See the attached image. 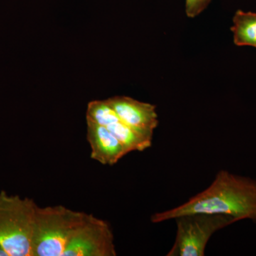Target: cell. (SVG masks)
Instances as JSON below:
<instances>
[{
    "mask_svg": "<svg viewBox=\"0 0 256 256\" xmlns=\"http://www.w3.org/2000/svg\"><path fill=\"white\" fill-rule=\"evenodd\" d=\"M198 213L228 216L236 222L250 220L256 224V180L220 170L206 190L180 206L153 214L150 220L159 224Z\"/></svg>",
    "mask_w": 256,
    "mask_h": 256,
    "instance_id": "cell-1",
    "label": "cell"
},
{
    "mask_svg": "<svg viewBox=\"0 0 256 256\" xmlns=\"http://www.w3.org/2000/svg\"><path fill=\"white\" fill-rule=\"evenodd\" d=\"M88 214L62 206H37L32 256H63L69 240Z\"/></svg>",
    "mask_w": 256,
    "mask_h": 256,
    "instance_id": "cell-2",
    "label": "cell"
},
{
    "mask_svg": "<svg viewBox=\"0 0 256 256\" xmlns=\"http://www.w3.org/2000/svg\"><path fill=\"white\" fill-rule=\"evenodd\" d=\"M37 204L32 198L0 192V244L9 256H32Z\"/></svg>",
    "mask_w": 256,
    "mask_h": 256,
    "instance_id": "cell-3",
    "label": "cell"
},
{
    "mask_svg": "<svg viewBox=\"0 0 256 256\" xmlns=\"http://www.w3.org/2000/svg\"><path fill=\"white\" fill-rule=\"evenodd\" d=\"M174 220L176 236L166 256H204L214 234L236 222L228 216L204 213L183 215Z\"/></svg>",
    "mask_w": 256,
    "mask_h": 256,
    "instance_id": "cell-4",
    "label": "cell"
},
{
    "mask_svg": "<svg viewBox=\"0 0 256 256\" xmlns=\"http://www.w3.org/2000/svg\"><path fill=\"white\" fill-rule=\"evenodd\" d=\"M110 224L88 214L69 240L63 256H116Z\"/></svg>",
    "mask_w": 256,
    "mask_h": 256,
    "instance_id": "cell-5",
    "label": "cell"
},
{
    "mask_svg": "<svg viewBox=\"0 0 256 256\" xmlns=\"http://www.w3.org/2000/svg\"><path fill=\"white\" fill-rule=\"evenodd\" d=\"M86 120L107 128L124 144L128 153L146 150L152 144V139L138 134L122 122L106 100L89 102Z\"/></svg>",
    "mask_w": 256,
    "mask_h": 256,
    "instance_id": "cell-6",
    "label": "cell"
},
{
    "mask_svg": "<svg viewBox=\"0 0 256 256\" xmlns=\"http://www.w3.org/2000/svg\"><path fill=\"white\" fill-rule=\"evenodd\" d=\"M120 119L138 134L153 139L159 120L156 106L127 96L106 99Z\"/></svg>",
    "mask_w": 256,
    "mask_h": 256,
    "instance_id": "cell-7",
    "label": "cell"
},
{
    "mask_svg": "<svg viewBox=\"0 0 256 256\" xmlns=\"http://www.w3.org/2000/svg\"><path fill=\"white\" fill-rule=\"evenodd\" d=\"M87 140L92 159L104 165L112 166L128 154L124 144L104 126L86 120Z\"/></svg>",
    "mask_w": 256,
    "mask_h": 256,
    "instance_id": "cell-8",
    "label": "cell"
},
{
    "mask_svg": "<svg viewBox=\"0 0 256 256\" xmlns=\"http://www.w3.org/2000/svg\"><path fill=\"white\" fill-rule=\"evenodd\" d=\"M232 32L237 46L256 48V13L238 10L233 18Z\"/></svg>",
    "mask_w": 256,
    "mask_h": 256,
    "instance_id": "cell-9",
    "label": "cell"
},
{
    "mask_svg": "<svg viewBox=\"0 0 256 256\" xmlns=\"http://www.w3.org/2000/svg\"><path fill=\"white\" fill-rule=\"evenodd\" d=\"M212 0H186L185 10L186 14L190 18H194L201 14Z\"/></svg>",
    "mask_w": 256,
    "mask_h": 256,
    "instance_id": "cell-10",
    "label": "cell"
},
{
    "mask_svg": "<svg viewBox=\"0 0 256 256\" xmlns=\"http://www.w3.org/2000/svg\"><path fill=\"white\" fill-rule=\"evenodd\" d=\"M0 256H9L1 244H0Z\"/></svg>",
    "mask_w": 256,
    "mask_h": 256,
    "instance_id": "cell-11",
    "label": "cell"
}]
</instances>
